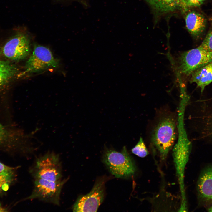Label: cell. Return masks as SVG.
<instances>
[{"mask_svg":"<svg viewBox=\"0 0 212 212\" xmlns=\"http://www.w3.org/2000/svg\"><path fill=\"white\" fill-rule=\"evenodd\" d=\"M208 51L212 52V31H209L199 46Z\"/></svg>","mask_w":212,"mask_h":212,"instance_id":"ac0fdd59","label":"cell"},{"mask_svg":"<svg viewBox=\"0 0 212 212\" xmlns=\"http://www.w3.org/2000/svg\"><path fill=\"white\" fill-rule=\"evenodd\" d=\"M103 161L111 173L116 178L129 177L136 171L134 163L125 146L120 152L106 149Z\"/></svg>","mask_w":212,"mask_h":212,"instance_id":"3957f363","label":"cell"},{"mask_svg":"<svg viewBox=\"0 0 212 212\" xmlns=\"http://www.w3.org/2000/svg\"><path fill=\"white\" fill-rule=\"evenodd\" d=\"M16 72V69L13 65L0 58V89L7 83Z\"/></svg>","mask_w":212,"mask_h":212,"instance_id":"5bb4252c","label":"cell"},{"mask_svg":"<svg viewBox=\"0 0 212 212\" xmlns=\"http://www.w3.org/2000/svg\"><path fill=\"white\" fill-rule=\"evenodd\" d=\"M15 139L14 135L0 124V144L12 143Z\"/></svg>","mask_w":212,"mask_h":212,"instance_id":"e0dca14e","label":"cell"},{"mask_svg":"<svg viewBox=\"0 0 212 212\" xmlns=\"http://www.w3.org/2000/svg\"><path fill=\"white\" fill-rule=\"evenodd\" d=\"M30 49L29 36L25 32L19 31L5 44L3 52L8 58L17 61L26 57Z\"/></svg>","mask_w":212,"mask_h":212,"instance_id":"9c48e42d","label":"cell"},{"mask_svg":"<svg viewBox=\"0 0 212 212\" xmlns=\"http://www.w3.org/2000/svg\"><path fill=\"white\" fill-rule=\"evenodd\" d=\"M82 3L85 7H89V4L87 0H75Z\"/></svg>","mask_w":212,"mask_h":212,"instance_id":"44dd1931","label":"cell"},{"mask_svg":"<svg viewBox=\"0 0 212 212\" xmlns=\"http://www.w3.org/2000/svg\"><path fill=\"white\" fill-rule=\"evenodd\" d=\"M212 82V61L191 74V82L196 83L202 92L206 86Z\"/></svg>","mask_w":212,"mask_h":212,"instance_id":"7c38bea8","label":"cell"},{"mask_svg":"<svg viewBox=\"0 0 212 212\" xmlns=\"http://www.w3.org/2000/svg\"><path fill=\"white\" fill-rule=\"evenodd\" d=\"M205 0H183L181 9L185 11H187L190 8L200 6Z\"/></svg>","mask_w":212,"mask_h":212,"instance_id":"d6986e66","label":"cell"},{"mask_svg":"<svg viewBox=\"0 0 212 212\" xmlns=\"http://www.w3.org/2000/svg\"><path fill=\"white\" fill-rule=\"evenodd\" d=\"M68 180L67 178L52 181L42 179H35L32 192L26 199H38L59 205L61 190Z\"/></svg>","mask_w":212,"mask_h":212,"instance_id":"8992f818","label":"cell"},{"mask_svg":"<svg viewBox=\"0 0 212 212\" xmlns=\"http://www.w3.org/2000/svg\"><path fill=\"white\" fill-rule=\"evenodd\" d=\"M184 115L180 114L177 117V128L178 133L177 143L174 146L173 156L181 196V201H186L184 185V173L189 160L191 144L184 127Z\"/></svg>","mask_w":212,"mask_h":212,"instance_id":"7a4b0ae2","label":"cell"},{"mask_svg":"<svg viewBox=\"0 0 212 212\" xmlns=\"http://www.w3.org/2000/svg\"><path fill=\"white\" fill-rule=\"evenodd\" d=\"M58 65V61L49 49L43 46L35 45L26 63L24 73L39 72L48 68L56 67Z\"/></svg>","mask_w":212,"mask_h":212,"instance_id":"52a82bcc","label":"cell"},{"mask_svg":"<svg viewBox=\"0 0 212 212\" xmlns=\"http://www.w3.org/2000/svg\"><path fill=\"white\" fill-rule=\"evenodd\" d=\"M211 127L212 129V122L211 123Z\"/></svg>","mask_w":212,"mask_h":212,"instance_id":"cb8c5ba5","label":"cell"},{"mask_svg":"<svg viewBox=\"0 0 212 212\" xmlns=\"http://www.w3.org/2000/svg\"><path fill=\"white\" fill-rule=\"evenodd\" d=\"M156 11L165 13L181 8L183 0H145Z\"/></svg>","mask_w":212,"mask_h":212,"instance_id":"4fadbf2b","label":"cell"},{"mask_svg":"<svg viewBox=\"0 0 212 212\" xmlns=\"http://www.w3.org/2000/svg\"><path fill=\"white\" fill-rule=\"evenodd\" d=\"M15 168L6 166L0 162V173L14 171Z\"/></svg>","mask_w":212,"mask_h":212,"instance_id":"ffe728a7","label":"cell"},{"mask_svg":"<svg viewBox=\"0 0 212 212\" xmlns=\"http://www.w3.org/2000/svg\"><path fill=\"white\" fill-rule=\"evenodd\" d=\"M6 211V209L3 207L0 204V212H4Z\"/></svg>","mask_w":212,"mask_h":212,"instance_id":"7402d4cb","label":"cell"},{"mask_svg":"<svg viewBox=\"0 0 212 212\" xmlns=\"http://www.w3.org/2000/svg\"><path fill=\"white\" fill-rule=\"evenodd\" d=\"M31 173L35 179L52 181L61 180L62 167L59 155L51 152L38 158Z\"/></svg>","mask_w":212,"mask_h":212,"instance_id":"5b68a950","label":"cell"},{"mask_svg":"<svg viewBox=\"0 0 212 212\" xmlns=\"http://www.w3.org/2000/svg\"><path fill=\"white\" fill-rule=\"evenodd\" d=\"M105 181L98 180L91 191L80 196L73 206V212H96L102 202L104 196Z\"/></svg>","mask_w":212,"mask_h":212,"instance_id":"ba28073f","label":"cell"},{"mask_svg":"<svg viewBox=\"0 0 212 212\" xmlns=\"http://www.w3.org/2000/svg\"><path fill=\"white\" fill-rule=\"evenodd\" d=\"M14 177V171L0 173V192L8 190Z\"/></svg>","mask_w":212,"mask_h":212,"instance_id":"9a60e30c","label":"cell"},{"mask_svg":"<svg viewBox=\"0 0 212 212\" xmlns=\"http://www.w3.org/2000/svg\"><path fill=\"white\" fill-rule=\"evenodd\" d=\"M212 61V52L198 46L181 53L177 59L176 68L179 75H189Z\"/></svg>","mask_w":212,"mask_h":212,"instance_id":"277c9868","label":"cell"},{"mask_svg":"<svg viewBox=\"0 0 212 212\" xmlns=\"http://www.w3.org/2000/svg\"><path fill=\"white\" fill-rule=\"evenodd\" d=\"M185 19L186 29L193 36L198 37L205 31L207 20L202 14L195 11H189L186 15Z\"/></svg>","mask_w":212,"mask_h":212,"instance_id":"30bf717a","label":"cell"},{"mask_svg":"<svg viewBox=\"0 0 212 212\" xmlns=\"http://www.w3.org/2000/svg\"><path fill=\"white\" fill-rule=\"evenodd\" d=\"M208 211L209 212H212V206L208 208Z\"/></svg>","mask_w":212,"mask_h":212,"instance_id":"603a6c76","label":"cell"},{"mask_svg":"<svg viewBox=\"0 0 212 212\" xmlns=\"http://www.w3.org/2000/svg\"><path fill=\"white\" fill-rule=\"evenodd\" d=\"M177 120L170 112L163 113L151 133L150 141L153 151L160 159L165 160L171 150L176 138Z\"/></svg>","mask_w":212,"mask_h":212,"instance_id":"6da1fadb","label":"cell"},{"mask_svg":"<svg viewBox=\"0 0 212 212\" xmlns=\"http://www.w3.org/2000/svg\"><path fill=\"white\" fill-rule=\"evenodd\" d=\"M132 153L140 158H144L149 153L143 138L140 137L135 146L132 149Z\"/></svg>","mask_w":212,"mask_h":212,"instance_id":"2e32d148","label":"cell"},{"mask_svg":"<svg viewBox=\"0 0 212 212\" xmlns=\"http://www.w3.org/2000/svg\"><path fill=\"white\" fill-rule=\"evenodd\" d=\"M198 195L203 201L212 202V165L201 172L197 183Z\"/></svg>","mask_w":212,"mask_h":212,"instance_id":"8fae6325","label":"cell"}]
</instances>
